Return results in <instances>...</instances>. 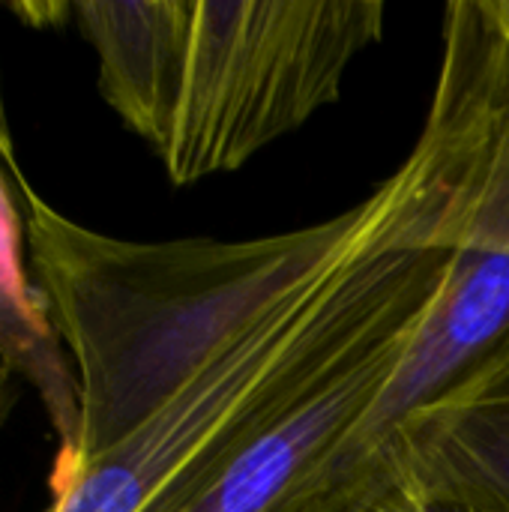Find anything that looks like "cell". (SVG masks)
Returning <instances> with one entry per match:
<instances>
[{
  "mask_svg": "<svg viewBox=\"0 0 509 512\" xmlns=\"http://www.w3.org/2000/svg\"><path fill=\"white\" fill-rule=\"evenodd\" d=\"M33 282L78 381V444L51 483L102 456L249 330L345 264L387 249H438L444 174L417 141L411 156L357 207L258 240H117L42 201L27 177Z\"/></svg>",
  "mask_w": 509,
  "mask_h": 512,
  "instance_id": "obj_1",
  "label": "cell"
},
{
  "mask_svg": "<svg viewBox=\"0 0 509 512\" xmlns=\"http://www.w3.org/2000/svg\"><path fill=\"white\" fill-rule=\"evenodd\" d=\"M99 90L171 183L237 171L336 102L378 0H75Z\"/></svg>",
  "mask_w": 509,
  "mask_h": 512,
  "instance_id": "obj_2",
  "label": "cell"
},
{
  "mask_svg": "<svg viewBox=\"0 0 509 512\" xmlns=\"http://www.w3.org/2000/svg\"><path fill=\"white\" fill-rule=\"evenodd\" d=\"M453 249L363 255L288 300L132 435L51 483L48 512H180L270 414L432 294Z\"/></svg>",
  "mask_w": 509,
  "mask_h": 512,
  "instance_id": "obj_3",
  "label": "cell"
},
{
  "mask_svg": "<svg viewBox=\"0 0 509 512\" xmlns=\"http://www.w3.org/2000/svg\"><path fill=\"white\" fill-rule=\"evenodd\" d=\"M509 375V249L465 243L396 372L291 512H354L417 414Z\"/></svg>",
  "mask_w": 509,
  "mask_h": 512,
  "instance_id": "obj_4",
  "label": "cell"
},
{
  "mask_svg": "<svg viewBox=\"0 0 509 512\" xmlns=\"http://www.w3.org/2000/svg\"><path fill=\"white\" fill-rule=\"evenodd\" d=\"M441 285L390 318L300 396L255 426L180 512L294 510L306 486L396 372L414 333L429 318Z\"/></svg>",
  "mask_w": 509,
  "mask_h": 512,
  "instance_id": "obj_5",
  "label": "cell"
},
{
  "mask_svg": "<svg viewBox=\"0 0 509 512\" xmlns=\"http://www.w3.org/2000/svg\"><path fill=\"white\" fill-rule=\"evenodd\" d=\"M387 486L477 512H509V375L405 423L366 501Z\"/></svg>",
  "mask_w": 509,
  "mask_h": 512,
  "instance_id": "obj_6",
  "label": "cell"
},
{
  "mask_svg": "<svg viewBox=\"0 0 509 512\" xmlns=\"http://www.w3.org/2000/svg\"><path fill=\"white\" fill-rule=\"evenodd\" d=\"M0 168V357L42 399V408L69 456L78 444V381L69 354L48 318L27 258L24 216H18Z\"/></svg>",
  "mask_w": 509,
  "mask_h": 512,
  "instance_id": "obj_7",
  "label": "cell"
},
{
  "mask_svg": "<svg viewBox=\"0 0 509 512\" xmlns=\"http://www.w3.org/2000/svg\"><path fill=\"white\" fill-rule=\"evenodd\" d=\"M354 512H477L453 504V501H441V498H429L423 492H414L408 486H387L381 492H375L366 504H360Z\"/></svg>",
  "mask_w": 509,
  "mask_h": 512,
  "instance_id": "obj_8",
  "label": "cell"
},
{
  "mask_svg": "<svg viewBox=\"0 0 509 512\" xmlns=\"http://www.w3.org/2000/svg\"><path fill=\"white\" fill-rule=\"evenodd\" d=\"M15 372L6 366V360L0 357V423L6 420V414H9V408H12V402H15Z\"/></svg>",
  "mask_w": 509,
  "mask_h": 512,
  "instance_id": "obj_9",
  "label": "cell"
}]
</instances>
